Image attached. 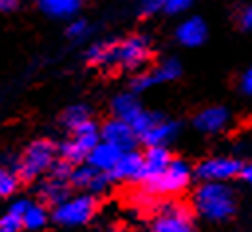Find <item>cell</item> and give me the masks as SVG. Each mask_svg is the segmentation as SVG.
I'll list each match as a JSON object with an SVG mask.
<instances>
[{"label":"cell","instance_id":"cell-1","mask_svg":"<svg viewBox=\"0 0 252 232\" xmlns=\"http://www.w3.org/2000/svg\"><path fill=\"white\" fill-rule=\"evenodd\" d=\"M193 206L209 222H224L236 210V195L224 183H203L193 193Z\"/></svg>","mask_w":252,"mask_h":232},{"label":"cell","instance_id":"cell-2","mask_svg":"<svg viewBox=\"0 0 252 232\" xmlns=\"http://www.w3.org/2000/svg\"><path fill=\"white\" fill-rule=\"evenodd\" d=\"M55 153H57V147L53 142H49V140L32 142L18 159V165H16L18 177L22 181L37 179L39 175H43L45 171L51 169V165L55 163Z\"/></svg>","mask_w":252,"mask_h":232},{"label":"cell","instance_id":"cell-3","mask_svg":"<svg viewBox=\"0 0 252 232\" xmlns=\"http://www.w3.org/2000/svg\"><path fill=\"white\" fill-rule=\"evenodd\" d=\"M152 232H195V222L189 206L179 201L161 203L156 208Z\"/></svg>","mask_w":252,"mask_h":232},{"label":"cell","instance_id":"cell-4","mask_svg":"<svg viewBox=\"0 0 252 232\" xmlns=\"http://www.w3.org/2000/svg\"><path fill=\"white\" fill-rule=\"evenodd\" d=\"M191 175H193V171H191L187 161L171 159L169 165L165 167V171L159 177H156L152 183L144 185V189L148 193H152L154 197H158V195H167V197L179 195L181 191H185L189 187Z\"/></svg>","mask_w":252,"mask_h":232},{"label":"cell","instance_id":"cell-5","mask_svg":"<svg viewBox=\"0 0 252 232\" xmlns=\"http://www.w3.org/2000/svg\"><path fill=\"white\" fill-rule=\"evenodd\" d=\"M71 132H73L71 140H67L59 147V151H61V159L75 165V163H81L83 159H87L91 149L100 142V134H98V128L93 120L83 122L81 126H77Z\"/></svg>","mask_w":252,"mask_h":232},{"label":"cell","instance_id":"cell-6","mask_svg":"<svg viewBox=\"0 0 252 232\" xmlns=\"http://www.w3.org/2000/svg\"><path fill=\"white\" fill-rule=\"evenodd\" d=\"M96 212V199L93 195H77L65 199L53 210V220L61 226H81Z\"/></svg>","mask_w":252,"mask_h":232},{"label":"cell","instance_id":"cell-7","mask_svg":"<svg viewBox=\"0 0 252 232\" xmlns=\"http://www.w3.org/2000/svg\"><path fill=\"white\" fill-rule=\"evenodd\" d=\"M152 55V45L146 35H130L122 41H118L116 47V65L128 71L140 69Z\"/></svg>","mask_w":252,"mask_h":232},{"label":"cell","instance_id":"cell-8","mask_svg":"<svg viewBox=\"0 0 252 232\" xmlns=\"http://www.w3.org/2000/svg\"><path fill=\"white\" fill-rule=\"evenodd\" d=\"M242 163L234 157H207L195 167V175L203 183H224L236 175H240Z\"/></svg>","mask_w":252,"mask_h":232},{"label":"cell","instance_id":"cell-9","mask_svg":"<svg viewBox=\"0 0 252 232\" xmlns=\"http://www.w3.org/2000/svg\"><path fill=\"white\" fill-rule=\"evenodd\" d=\"M181 75V65L177 59H163L159 65H156L152 71H146V73H140L134 77L132 81V92H142L154 85H161V83H167V81H175L177 77Z\"/></svg>","mask_w":252,"mask_h":232},{"label":"cell","instance_id":"cell-10","mask_svg":"<svg viewBox=\"0 0 252 232\" xmlns=\"http://www.w3.org/2000/svg\"><path fill=\"white\" fill-rule=\"evenodd\" d=\"M98 134L102 142L118 147L120 151H132L138 142V136L134 134V130L124 120H118V118H110L108 122H104Z\"/></svg>","mask_w":252,"mask_h":232},{"label":"cell","instance_id":"cell-11","mask_svg":"<svg viewBox=\"0 0 252 232\" xmlns=\"http://www.w3.org/2000/svg\"><path fill=\"white\" fill-rule=\"evenodd\" d=\"M171 153L167 151L165 145H154V147H148L146 153H142V177H140V183L148 185L152 183L156 177H159L165 167L169 165L171 161Z\"/></svg>","mask_w":252,"mask_h":232},{"label":"cell","instance_id":"cell-12","mask_svg":"<svg viewBox=\"0 0 252 232\" xmlns=\"http://www.w3.org/2000/svg\"><path fill=\"white\" fill-rule=\"evenodd\" d=\"M108 183H110L108 173H100V171H96L89 165L73 167V173L69 177V185H73L77 189H83V191H89V195L106 191Z\"/></svg>","mask_w":252,"mask_h":232},{"label":"cell","instance_id":"cell-13","mask_svg":"<svg viewBox=\"0 0 252 232\" xmlns=\"http://www.w3.org/2000/svg\"><path fill=\"white\" fill-rule=\"evenodd\" d=\"M108 175L114 181H130V183L138 181L140 183V177H142V153H138L136 149L122 151V155L118 157L116 165L112 167V171Z\"/></svg>","mask_w":252,"mask_h":232},{"label":"cell","instance_id":"cell-14","mask_svg":"<svg viewBox=\"0 0 252 232\" xmlns=\"http://www.w3.org/2000/svg\"><path fill=\"white\" fill-rule=\"evenodd\" d=\"M175 37L185 47H199L207 39V24L197 16L187 18L177 26Z\"/></svg>","mask_w":252,"mask_h":232},{"label":"cell","instance_id":"cell-15","mask_svg":"<svg viewBox=\"0 0 252 232\" xmlns=\"http://www.w3.org/2000/svg\"><path fill=\"white\" fill-rule=\"evenodd\" d=\"M120 155H122V151L118 147H114L106 142H98L87 155V165L100 173H110Z\"/></svg>","mask_w":252,"mask_h":232},{"label":"cell","instance_id":"cell-16","mask_svg":"<svg viewBox=\"0 0 252 232\" xmlns=\"http://www.w3.org/2000/svg\"><path fill=\"white\" fill-rule=\"evenodd\" d=\"M193 124L197 130H201L205 134H215V132H220L228 124V112L222 106H211V108L201 110L195 116Z\"/></svg>","mask_w":252,"mask_h":232},{"label":"cell","instance_id":"cell-17","mask_svg":"<svg viewBox=\"0 0 252 232\" xmlns=\"http://www.w3.org/2000/svg\"><path fill=\"white\" fill-rule=\"evenodd\" d=\"M179 132V126L177 122L173 120H167V118H159L140 140L148 145V147H154V145H165L167 142H171Z\"/></svg>","mask_w":252,"mask_h":232},{"label":"cell","instance_id":"cell-18","mask_svg":"<svg viewBox=\"0 0 252 232\" xmlns=\"http://www.w3.org/2000/svg\"><path fill=\"white\" fill-rule=\"evenodd\" d=\"M142 104L140 100L136 98L134 92H122L118 96H114L112 100V112H114V118L118 120H124L128 126L136 120V116L142 112Z\"/></svg>","mask_w":252,"mask_h":232},{"label":"cell","instance_id":"cell-19","mask_svg":"<svg viewBox=\"0 0 252 232\" xmlns=\"http://www.w3.org/2000/svg\"><path fill=\"white\" fill-rule=\"evenodd\" d=\"M116 39H106V41H96L94 45L89 47L87 51V61L91 65L98 67H114L116 65Z\"/></svg>","mask_w":252,"mask_h":232},{"label":"cell","instance_id":"cell-20","mask_svg":"<svg viewBox=\"0 0 252 232\" xmlns=\"http://www.w3.org/2000/svg\"><path fill=\"white\" fill-rule=\"evenodd\" d=\"M37 6L49 18H71L83 6V0H37Z\"/></svg>","mask_w":252,"mask_h":232},{"label":"cell","instance_id":"cell-21","mask_svg":"<svg viewBox=\"0 0 252 232\" xmlns=\"http://www.w3.org/2000/svg\"><path fill=\"white\" fill-rule=\"evenodd\" d=\"M39 199L45 204H53V206L61 204L65 199H69V181H61V179L49 177L39 187Z\"/></svg>","mask_w":252,"mask_h":232},{"label":"cell","instance_id":"cell-22","mask_svg":"<svg viewBox=\"0 0 252 232\" xmlns=\"http://www.w3.org/2000/svg\"><path fill=\"white\" fill-rule=\"evenodd\" d=\"M28 201H16L10 204V208L0 216V232H20L22 226V214L26 210Z\"/></svg>","mask_w":252,"mask_h":232},{"label":"cell","instance_id":"cell-23","mask_svg":"<svg viewBox=\"0 0 252 232\" xmlns=\"http://www.w3.org/2000/svg\"><path fill=\"white\" fill-rule=\"evenodd\" d=\"M45 222H47V210H45V206L39 204V203H30L28 201L26 210L22 214V226L26 230L35 232V230H41L45 226Z\"/></svg>","mask_w":252,"mask_h":232},{"label":"cell","instance_id":"cell-24","mask_svg":"<svg viewBox=\"0 0 252 232\" xmlns=\"http://www.w3.org/2000/svg\"><path fill=\"white\" fill-rule=\"evenodd\" d=\"M91 120V108L87 104H73V106H67L61 114V122L65 128L69 130H75L77 126H81L83 122Z\"/></svg>","mask_w":252,"mask_h":232},{"label":"cell","instance_id":"cell-25","mask_svg":"<svg viewBox=\"0 0 252 232\" xmlns=\"http://www.w3.org/2000/svg\"><path fill=\"white\" fill-rule=\"evenodd\" d=\"M18 183H20V177H18L16 169L0 165V199L12 197L18 189Z\"/></svg>","mask_w":252,"mask_h":232},{"label":"cell","instance_id":"cell-26","mask_svg":"<svg viewBox=\"0 0 252 232\" xmlns=\"http://www.w3.org/2000/svg\"><path fill=\"white\" fill-rule=\"evenodd\" d=\"M51 177L53 179H61V181H69V177H71V173H73V165L69 163V161H65V159H59V161H55L53 165H51Z\"/></svg>","mask_w":252,"mask_h":232},{"label":"cell","instance_id":"cell-27","mask_svg":"<svg viewBox=\"0 0 252 232\" xmlns=\"http://www.w3.org/2000/svg\"><path fill=\"white\" fill-rule=\"evenodd\" d=\"M87 33H89V24H87L85 20H73V22L69 24V28H67V35H69L71 39H75V41L83 39Z\"/></svg>","mask_w":252,"mask_h":232},{"label":"cell","instance_id":"cell-28","mask_svg":"<svg viewBox=\"0 0 252 232\" xmlns=\"http://www.w3.org/2000/svg\"><path fill=\"white\" fill-rule=\"evenodd\" d=\"M191 4H193V0H163L161 10L167 14H179V12H185Z\"/></svg>","mask_w":252,"mask_h":232},{"label":"cell","instance_id":"cell-29","mask_svg":"<svg viewBox=\"0 0 252 232\" xmlns=\"http://www.w3.org/2000/svg\"><path fill=\"white\" fill-rule=\"evenodd\" d=\"M158 10H161V2H159V0H144V2H142V14H144V16L156 14Z\"/></svg>","mask_w":252,"mask_h":232},{"label":"cell","instance_id":"cell-30","mask_svg":"<svg viewBox=\"0 0 252 232\" xmlns=\"http://www.w3.org/2000/svg\"><path fill=\"white\" fill-rule=\"evenodd\" d=\"M240 24L244 29H252V6H248L242 14H240Z\"/></svg>","mask_w":252,"mask_h":232},{"label":"cell","instance_id":"cell-31","mask_svg":"<svg viewBox=\"0 0 252 232\" xmlns=\"http://www.w3.org/2000/svg\"><path fill=\"white\" fill-rule=\"evenodd\" d=\"M242 90L252 94V67L242 75Z\"/></svg>","mask_w":252,"mask_h":232},{"label":"cell","instance_id":"cell-32","mask_svg":"<svg viewBox=\"0 0 252 232\" xmlns=\"http://www.w3.org/2000/svg\"><path fill=\"white\" fill-rule=\"evenodd\" d=\"M240 175H242V179H244L248 185H252V161H250L248 165H244V167H242Z\"/></svg>","mask_w":252,"mask_h":232},{"label":"cell","instance_id":"cell-33","mask_svg":"<svg viewBox=\"0 0 252 232\" xmlns=\"http://www.w3.org/2000/svg\"><path fill=\"white\" fill-rule=\"evenodd\" d=\"M18 6V0H0V12H10Z\"/></svg>","mask_w":252,"mask_h":232},{"label":"cell","instance_id":"cell-34","mask_svg":"<svg viewBox=\"0 0 252 232\" xmlns=\"http://www.w3.org/2000/svg\"><path fill=\"white\" fill-rule=\"evenodd\" d=\"M159 2H161V4H163V0H159Z\"/></svg>","mask_w":252,"mask_h":232}]
</instances>
